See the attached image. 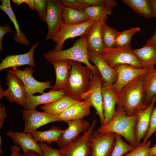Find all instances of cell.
Returning a JSON list of instances; mask_svg holds the SVG:
<instances>
[{"label":"cell","mask_w":156,"mask_h":156,"mask_svg":"<svg viewBox=\"0 0 156 156\" xmlns=\"http://www.w3.org/2000/svg\"><path fill=\"white\" fill-rule=\"evenodd\" d=\"M65 7L77 10H84L90 5L79 0H62Z\"/></svg>","instance_id":"ab89813d"},{"label":"cell","mask_w":156,"mask_h":156,"mask_svg":"<svg viewBox=\"0 0 156 156\" xmlns=\"http://www.w3.org/2000/svg\"><path fill=\"white\" fill-rule=\"evenodd\" d=\"M2 142V138L1 136H0V155L2 154L3 153V151L1 147V145Z\"/></svg>","instance_id":"816d5d0a"},{"label":"cell","mask_w":156,"mask_h":156,"mask_svg":"<svg viewBox=\"0 0 156 156\" xmlns=\"http://www.w3.org/2000/svg\"><path fill=\"white\" fill-rule=\"evenodd\" d=\"M12 1L17 6L25 3L28 5L31 9L35 10L34 0H13Z\"/></svg>","instance_id":"ee69618b"},{"label":"cell","mask_w":156,"mask_h":156,"mask_svg":"<svg viewBox=\"0 0 156 156\" xmlns=\"http://www.w3.org/2000/svg\"><path fill=\"white\" fill-rule=\"evenodd\" d=\"M139 68L126 64H121L114 68L117 73V78L111 86L113 91L118 94L126 85L136 78L154 68Z\"/></svg>","instance_id":"5bb4252c"},{"label":"cell","mask_w":156,"mask_h":156,"mask_svg":"<svg viewBox=\"0 0 156 156\" xmlns=\"http://www.w3.org/2000/svg\"><path fill=\"white\" fill-rule=\"evenodd\" d=\"M156 136V133H155ZM156 155V144L153 147H150L148 156H155Z\"/></svg>","instance_id":"f907efd6"},{"label":"cell","mask_w":156,"mask_h":156,"mask_svg":"<svg viewBox=\"0 0 156 156\" xmlns=\"http://www.w3.org/2000/svg\"><path fill=\"white\" fill-rule=\"evenodd\" d=\"M155 133H156V105L152 111L150 120L148 131L144 138L143 143H146L148 139Z\"/></svg>","instance_id":"74e56055"},{"label":"cell","mask_w":156,"mask_h":156,"mask_svg":"<svg viewBox=\"0 0 156 156\" xmlns=\"http://www.w3.org/2000/svg\"><path fill=\"white\" fill-rule=\"evenodd\" d=\"M53 66L55 73L56 80L50 91H57L64 89L68 81L71 68L69 60H57L50 63Z\"/></svg>","instance_id":"7402d4cb"},{"label":"cell","mask_w":156,"mask_h":156,"mask_svg":"<svg viewBox=\"0 0 156 156\" xmlns=\"http://www.w3.org/2000/svg\"><path fill=\"white\" fill-rule=\"evenodd\" d=\"M7 110L5 107L3 106L0 107V129L4 124L5 119L7 117Z\"/></svg>","instance_id":"7bdbcfd3"},{"label":"cell","mask_w":156,"mask_h":156,"mask_svg":"<svg viewBox=\"0 0 156 156\" xmlns=\"http://www.w3.org/2000/svg\"><path fill=\"white\" fill-rule=\"evenodd\" d=\"M67 128L56 142L60 148H63L75 140L81 133L87 131L90 126L84 118L68 121Z\"/></svg>","instance_id":"9a60e30c"},{"label":"cell","mask_w":156,"mask_h":156,"mask_svg":"<svg viewBox=\"0 0 156 156\" xmlns=\"http://www.w3.org/2000/svg\"><path fill=\"white\" fill-rule=\"evenodd\" d=\"M140 31L139 27H136L121 32L119 31L116 38V47L130 45V41L132 37Z\"/></svg>","instance_id":"836d02e7"},{"label":"cell","mask_w":156,"mask_h":156,"mask_svg":"<svg viewBox=\"0 0 156 156\" xmlns=\"http://www.w3.org/2000/svg\"><path fill=\"white\" fill-rule=\"evenodd\" d=\"M133 12L146 18L153 17L149 0H122Z\"/></svg>","instance_id":"f1b7e54d"},{"label":"cell","mask_w":156,"mask_h":156,"mask_svg":"<svg viewBox=\"0 0 156 156\" xmlns=\"http://www.w3.org/2000/svg\"><path fill=\"white\" fill-rule=\"evenodd\" d=\"M153 17L156 19V0H149Z\"/></svg>","instance_id":"c3c4849f"},{"label":"cell","mask_w":156,"mask_h":156,"mask_svg":"<svg viewBox=\"0 0 156 156\" xmlns=\"http://www.w3.org/2000/svg\"><path fill=\"white\" fill-rule=\"evenodd\" d=\"M66 96L65 92L63 90L50 91L40 95L26 94L25 103L23 107L25 109L31 110L35 108L40 105H44L53 102Z\"/></svg>","instance_id":"d6986e66"},{"label":"cell","mask_w":156,"mask_h":156,"mask_svg":"<svg viewBox=\"0 0 156 156\" xmlns=\"http://www.w3.org/2000/svg\"><path fill=\"white\" fill-rule=\"evenodd\" d=\"M40 42H36L32 45L27 53L21 54L9 55L1 61L0 64V70L13 67L28 65L34 68L36 66L34 58L35 50Z\"/></svg>","instance_id":"2e32d148"},{"label":"cell","mask_w":156,"mask_h":156,"mask_svg":"<svg viewBox=\"0 0 156 156\" xmlns=\"http://www.w3.org/2000/svg\"><path fill=\"white\" fill-rule=\"evenodd\" d=\"M6 84L7 89L3 90L0 85V99L5 97L10 103L16 102L23 106L26 99V94L23 83L10 70H7Z\"/></svg>","instance_id":"30bf717a"},{"label":"cell","mask_w":156,"mask_h":156,"mask_svg":"<svg viewBox=\"0 0 156 156\" xmlns=\"http://www.w3.org/2000/svg\"><path fill=\"white\" fill-rule=\"evenodd\" d=\"M107 17L95 21L89 30L86 36L88 51L100 54L102 52L103 46L101 32L102 23L107 20Z\"/></svg>","instance_id":"44dd1931"},{"label":"cell","mask_w":156,"mask_h":156,"mask_svg":"<svg viewBox=\"0 0 156 156\" xmlns=\"http://www.w3.org/2000/svg\"><path fill=\"white\" fill-rule=\"evenodd\" d=\"M11 71L15 74L23 83L26 94L33 95L36 93L43 94L47 89H51L53 86L51 85V82L48 81L40 82L35 79L32 76L35 71L33 68L27 66L23 70L18 69L17 67H12Z\"/></svg>","instance_id":"8fae6325"},{"label":"cell","mask_w":156,"mask_h":156,"mask_svg":"<svg viewBox=\"0 0 156 156\" xmlns=\"http://www.w3.org/2000/svg\"><path fill=\"white\" fill-rule=\"evenodd\" d=\"M133 50L142 68H155L156 63V46L146 44L141 48Z\"/></svg>","instance_id":"d4e9b609"},{"label":"cell","mask_w":156,"mask_h":156,"mask_svg":"<svg viewBox=\"0 0 156 156\" xmlns=\"http://www.w3.org/2000/svg\"><path fill=\"white\" fill-rule=\"evenodd\" d=\"M21 150V147L18 146L17 144H15L11 147V154L10 156H18Z\"/></svg>","instance_id":"f6af8a7d"},{"label":"cell","mask_w":156,"mask_h":156,"mask_svg":"<svg viewBox=\"0 0 156 156\" xmlns=\"http://www.w3.org/2000/svg\"><path fill=\"white\" fill-rule=\"evenodd\" d=\"M106 21L102 23L101 32L102 41L104 48H112L116 47L117 35L119 32L114 28L110 27L106 24Z\"/></svg>","instance_id":"4dcf8cb0"},{"label":"cell","mask_w":156,"mask_h":156,"mask_svg":"<svg viewBox=\"0 0 156 156\" xmlns=\"http://www.w3.org/2000/svg\"><path fill=\"white\" fill-rule=\"evenodd\" d=\"M117 105L115 114L112 120L107 124L101 126L97 131L98 133L111 132L119 135L129 144L136 147L135 115H128L121 106Z\"/></svg>","instance_id":"7a4b0ae2"},{"label":"cell","mask_w":156,"mask_h":156,"mask_svg":"<svg viewBox=\"0 0 156 156\" xmlns=\"http://www.w3.org/2000/svg\"><path fill=\"white\" fill-rule=\"evenodd\" d=\"M92 105L87 100L73 104L58 116L61 121H68L83 118L89 116Z\"/></svg>","instance_id":"ffe728a7"},{"label":"cell","mask_w":156,"mask_h":156,"mask_svg":"<svg viewBox=\"0 0 156 156\" xmlns=\"http://www.w3.org/2000/svg\"><path fill=\"white\" fill-rule=\"evenodd\" d=\"M155 66H156V63L155 64Z\"/></svg>","instance_id":"f5cc1de1"},{"label":"cell","mask_w":156,"mask_h":156,"mask_svg":"<svg viewBox=\"0 0 156 156\" xmlns=\"http://www.w3.org/2000/svg\"><path fill=\"white\" fill-rule=\"evenodd\" d=\"M47 0H34V9L37 12L40 20L46 22Z\"/></svg>","instance_id":"8d00e7d4"},{"label":"cell","mask_w":156,"mask_h":156,"mask_svg":"<svg viewBox=\"0 0 156 156\" xmlns=\"http://www.w3.org/2000/svg\"><path fill=\"white\" fill-rule=\"evenodd\" d=\"M92 149L90 156H110L116 143V134L112 132L98 133L93 130L89 138Z\"/></svg>","instance_id":"ba28073f"},{"label":"cell","mask_w":156,"mask_h":156,"mask_svg":"<svg viewBox=\"0 0 156 156\" xmlns=\"http://www.w3.org/2000/svg\"><path fill=\"white\" fill-rule=\"evenodd\" d=\"M95 21L90 19L83 22L75 25L64 23L57 33L51 39L55 42L54 50L57 51L62 50L65 42L68 39L86 36Z\"/></svg>","instance_id":"52a82bcc"},{"label":"cell","mask_w":156,"mask_h":156,"mask_svg":"<svg viewBox=\"0 0 156 156\" xmlns=\"http://www.w3.org/2000/svg\"><path fill=\"white\" fill-rule=\"evenodd\" d=\"M92 72L90 88L86 92L82 95L81 99L82 100H88L95 108L99 118L101 126L104 125L105 123L101 93L102 86L104 81L96 66Z\"/></svg>","instance_id":"8992f818"},{"label":"cell","mask_w":156,"mask_h":156,"mask_svg":"<svg viewBox=\"0 0 156 156\" xmlns=\"http://www.w3.org/2000/svg\"><path fill=\"white\" fill-rule=\"evenodd\" d=\"M11 26L8 24H5L0 26V51L3 52V46L2 41L4 35L8 32H12L14 34V31L11 29Z\"/></svg>","instance_id":"b9f144b4"},{"label":"cell","mask_w":156,"mask_h":156,"mask_svg":"<svg viewBox=\"0 0 156 156\" xmlns=\"http://www.w3.org/2000/svg\"><path fill=\"white\" fill-rule=\"evenodd\" d=\"M116 143L110 156H123L135 147L125 142L119 135L116 134Z\"/></svg>","instance_id":"e575fe53"},{"label":"cell","mask_w":156,"mask_h":156,"mask_svg":"<svg viewBox=\"0 0 156 156\" xmlns=\"http://www.w3.org/2000/svg\"><path fill=\"white\" fill-rule=\"evenodd\" d=\"M143 88L144 103L148 106L156 95V68L151 69L144 75Z\"/></svg>","instance_id":"484cf974"},{"label":"cell","mask_w":156,"mask_h":156,"mask_svg":"<svg viewBox=\"0 0 156 156\" xmlns=\"http://www.w3.org/2000/svg\"><path fill=\"white\" fill-rule=\"evenodd\" d=\"M145 75L134 79L117 94V105L121 106L128 116L135 115L148 106L145 105L144 101L143 85Z\"/></svg>","instance_id":"6da1fadb"},{"label":"cell","mask_w":156,"mask_h":156,"mask_svg":"<svg viewBox=\"0 0 156 156\" xmlns=\"http://www.w3.org/2000/svg\"><path fill=\"white\" fill-rule=\"evenodd\" d=\"M96 120H93L89 129L65 147L58 149L62 156H90L92 149L89 143L90 136L94 130Z\"/></svg>","instance_id":"9c48e42d"},{"label":"cell","mask_w":156,"mask_h":156,"mask_svg":"<svg viewBox=\"0 0 156 156\" xmlns=\"http://www.w3.org/2000/svg\"><path fill=\"white\" fill-rule=\"evenodd\" d=\"M22 117L24 122L23 132L30 133L39 127L55 121L61 122L58 116L45 112L37 111L36 108L31 110L24 109L22 111Z\"/></svg>","instance_id":"4fadbf2b"},{"label":"cell","mask_w":156,"mask_h":156,"mask_svg":"<svg viewBox=\"0 0 156 156\" xmlns=\"http://www.w3.org/2000/svg\"><path fill=\"white\" fill-rule=\"evenodd\" d=\"M146 44H149L156 46V29L154 34L146 42Z\"/></svg>","instance_id":"bcb514c9"},{"label":"cell","mask_w":156,"mask_h":156,"mask_svg":"<svg viewBox=\"0 0 156 156\" xmlns=\"http://www.w3.org/2000/svg\"><path fill=\"white\" fill-rule=\"evenodd\" d=\"M65 7L62 0H47L46 23L48 27L46 40L51 39L64 23L63 17Z\"/></svg>","instance_id":"7c38bea8"},{"label":"cell","mask_w":156,"mask_h":156,"mask_svg":"<svg viewBox=\"0 0 156 156\" xmlns=\"http://www.w3.org/2000/svg\"><path fill=\"white\" fill-rule=\"evenodd\" d=\"M1 4L0 5L1 10L3 9H9L11 8L10 0H1Z\"/></svg>","instance_id":"7dc6e473"},{"label":"cell","mask_w":156,"mask_h":156,"mask_svg":"<svg viewBox=\"0 0 156 156\" xmlns=\"http://www.w3.org/2000/svg\"><path fill=\"white\" fill-rule=\"evenodd\" d=\"M155 156H156V155H155Z\"/></svg>","instance_id":"db71d44e"},{"label":"cell","mask_w":156,"mask_h":156,"mask_svg":"<svg viewBox=\"0 0 156 156\" xmlns=\"http://www.w3.org/2000/svg\"><path fill=\"white\" fill-rule=\"evenodd\" d=\"M64 23L71 25L79 24L90 19L84 10H77L64 7L63 12Z\"/></svg>","instance_id":"f546056e"},{"label":"cell","mask_w":156,"mask_h":156,"mask_svg":"<svg viewBox=\"0 0 156 156\" xmlns=\"http://www.w3.org/2000/svg\"><path fill=\"white\" fill-rule=\"evenodd\" d=\"M103 108L106 124L112 118L116 111V105L118 101L117 94L112 90L111 86H108L104 82L101 88Z\"/></svg>","instance_id":"603a6c76"},{"label":"cell","mask_w":156,"mask_h":156,"mask_svg":"<svg viewBox=\"0 0 156 156\" xmlns=\"http://www.w3.org/2000/svg\"><path fill=\"white\" fill-rule=\"evenodd\" d=\"M82 3L90 5L104 6L113 8L117 5L116 1L114 0H79Z\"/></svg>","instance_id":"f35d334b"},{"label":"cell","mask_w":156,"mask_h":156,"mask_svg":"<svg viewBox=\"0 0 156 156\" xmlns=\"http://www.w3.org/2000/svg\"><path fill=\"white\" fill-rule=\"evenodd\" d=\"M38 143L42 150L43 156H62L58 151V149L56 148H53L46 143Z\"/></svg>","instance_id":"60d3db41"},{"label":"cell","mask_w":156,"mask_h":156,"mask_svg":"<svg viewBox=\"0 0 156 156\" xmlns=\"http://www.w3.org/2000/svg\"><path fill=\"white\" fill-rule=\"evenodd\" d=\"M101 54L105 61L113 68L121 64L142 68L131 45L109 49L104 48Z\"/></svg>","instance_id":"5b68a950"},{"label":"cell","mask_w":156,"mask_h":156,"mask_svg":"<svg viewBox=\"0 0 156 156\" xmlns=\"http://www.w3.org/2000/svg\"><path fill=\"white\" fill-rule=\"evenodd\" d=\"M1 10L4 12L8 16L14 26L16 34H14L13 39L15 42L26 47L29 46L30 42L26 37L25 34L21 30L18 22L12 8L3 9Z\"/></svg>","instance_id":"1f68e13d"},{"label":"cell","mask_w":156,"mask_h":156,"mask_svg":"<svg viewBox=\"0 0 156 156\" xmlns=\"http://www.w3.org/2000/svg\"><path fill=\"white\" fill-rule=\"evenodd\" d=\"M84 11L90 19L98 21L111 15L112 9L104 6L90 5Z\"/></svg>","instance_id":"d6a6232c"},{"label":"cell","mask_w":156,"mask_h":156,"mask_svg":"<svg viewBox=\"0 0 156 156\" xmlns=\"http://www.w3.org/2000/svg\"><path fill=\"white\" fill-rule=\"evenodd\" d=\"M151 144L150 140L145 143L140 142L134 149L123 156H148Z\"/></svg>","instance_id":"d590c367"},{"label":"cell","mask_w":156,"mask_h":156,"mask_svg":"<svg viewBox=\"0 0 156 156\" xmlns=\"http://www.w3.org/2000/svg\"><path fill=\"white\" fill-rule=\"evenodd\" d=\"M18 156H43L38 153L31 151H29L25 153H20Z\"/></svg>","instance_id":"681fc988"},{"label":"cell","mask_w":156,"mask_h":156,"mask_svg":"<svg viewBox=\"0 0 156 156\" xmlns=\"http://www.w3.org/2000/svg\"><path fill=\"white\" fill-rule=\"evenodd\" d=\"M43 55L49 63L60 60L77 61L86 64L92 71L96 67L94 65H92L89 60L86 36L77 39L73 46L68 49L58 51L49 50L47 52L44 53Z\"/></svg>","instance_id":"277c9868"},{"label":"cell","mask_w":156,"mask_h":156,"mask_svg":"<svg viewBox=\"0 0 156 156\" xmlns=\"http://www.w3.org/2000/svg\"><path fill=\"white\" fill-rule=\"evenodd\" d=\"M156 101V95L146 108L138 112L135 114V134L137 146L144 138L148 131L151 116Z\"/></svg>","instance_id":"ac0fdd59"},{"label":"cell","mask_w":156,"mask_h":156,"mask_svg":"<svg viewBox=\"0 0 156 156\" xmlns=\"http://www.w3.org/2000/svg\"><path fill=\"white\" fill-rule=\"evenodd\" d=\"M64 131V130H61L58 127L53 126L47 131H40L36 130L29 133L37 142H46L50 145L52 142L57 141Z\"/></svg>","instance_id":"4316f807"},{"label":"cell","mask_w":156,"mask_h":156,"mask_svg":"<svg viewBox=\"0 0 156 156\" xmlns=\"http://www.w3.org/2000/svg\"><path fill=\"white\" fill-rule=\"evenodd\" d=\"M88 54L89 61L94 64L97 68L105 83L112 86L117 78L116 70L105 61L101 54L88 50Z\"/></svg>","instance_id":"e0dca14e"},{"label":"cell","mask_w":156,"mask_h":156,"mask_svg":"<svg viewBox=\"0 0 156 156\" xmlns=\"http://www.w3.org/2000/svg\"><path fill=\"white\" fill-rule=\"evenodd\" d=\"M77 101L66 96L53 102L41 106L40 108L45 112L59 116L71 105Z\"/></svg>","instance_id":"83f0119b"},{"label":"cell","mask_w":156,"mask_h":156,"mask_svg":"<svg viewBox=\"0 0 156 156\" xmlns=\"http://www.w3.org/2000/svg\"><path fill=\"white\" fill-rule=\"evenodd\" d=\"M7 135L12 139L13 143L20 146L23 153L31 151L42 156V152L39 143L33 139L29 133L10 130L7 133Z\"/></svg>","instance_id":"cb8c5ba5"},{"label":"cell","mask_w":156,"mask_h":156,"mask_svg":"<svg viewBox=\"0 0 156 156\" xmlns=\"http://www.w3.org/2000/svg\"><path fill=\"white\" fill-rule=\"evenodd\" d=\"M71 68L69 77L64 89L66 95L78 101H82L81 96L89 89L92 74L90 68L82 63L70 60Z\"/></svg>","instance_id":"3957f363"}]
</instances>
